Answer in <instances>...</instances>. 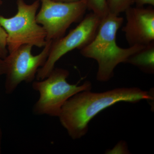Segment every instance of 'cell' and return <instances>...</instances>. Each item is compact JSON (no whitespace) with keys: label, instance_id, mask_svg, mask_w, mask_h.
<instances>
[{"label":"cell","instance_id":"cell-5","mask_svg":"<svg viewBox=\"0 0 154 154\" xmlns=\"http://www.w3.org/2000/svg\"><path fill=\"white\" fill-rule=\"evenodd\" d=\"M52 40L47 43L39 54H32V45H25L9 53L4 60L5 64L6 94H12L21 83L32 82L38 69L43 66L49 55Z\"/></svg>","mask_w":154,"mask_h":154},{"label":"cell","instance_id":"cell-8","mask_svg":"<svg viewBox=\"0 0 154 154\" xmlns=\"http://www.w3.org/2000/svg\"><path fill=\"white\" fill-rule=\"evenodd\" d=\"M126 23L122 28L129 46L145 45L154 41V10L131 7L125 12Z\"/></svg>","mask_w":154,"mask_h":154},{"label":"cell","instance_id":"cell-16","mask_svg":"<svg viewBox=\"0 0 154 154\" xmlns=\"http://www.w3.org/2000/svg\"><path fill=\"white\" fill-rule=\"evenodd\" d=\"M55 2H60L70 3L73 2H77L80 0H52Z\"/></svg>","mask_w":154,"mask_h":154},{"label":"cell","instance_id":"cell-11","mask_svg":"<svg viewBox=\"0 0 154 154\" xmlns=\"http://www.w3.org/2000/svg\"><path fill=\"white\" fill-rule=\"evenodd\" d=\"M85 2L87 8L101 19L108 14L107 0H82Z\"/></svg>","mask_w":154,"mask_h":154},{"label":"cell","instance_id":"cell-2","mask_svg":"<svg viewBox=\"0 0 154 154\" xmlns=\"http://www.w3.org/2000/svg\"><path fill=\"white\" fill-rule=\"evenodd\" d=\"M124 19L119 16L108 14L101 19L95 37L88 45L80 49L83 56L93 59L98 64L96 79L107 82L113 76L114 69L122 63H126L131 55L145 46L135 45L128 48L119 47L116 34Z\"/></svg>","mask_w":154,"mask_h":154},{"label":"cell","instance_id":"cell-12","mask_svg":"<svg viewBox=\"0 0 154 154\" xmlns=\"http://www.w3.org/2000/svg\"><path fill=\"white\" fill-rule=\"evenodd\" d=\"M8 34L0 25V59L4 60L8 54Z\"/></svg>","mask_w":154,"mask_h":154},{"label":"cell","instance_id":"cell-15","mask_svg":"<svg viewBox=\"0 0 154 154\" xmlns=\"http://www.w3.org/2000/svg\"><path fill=\"white\" fill-rule=\"evenodd\" d=\"M6 72L5 64L4 60L0 59V76L5 75Z\"/></svg>","mask_w":154,"mask_h":154},{"label":"cell","instance_id":"cell-4","mask_svg":"<svg viewBox=\"0 0 154 154\" xmlns=\"http://www.w3.org/2000/svg\"><path fill=\"white\" fill-rule=\"evenodd\" d=\"M40 2L36 0L29 5L24 0H17L15 16L10 18L0 16V25L8 34L9 53L25 45L43 48L47 43L46 32L36 21Z\"/></svg>","mask_w":154,"mask_h":154},{"label":"cell","instance_id":"cell-1","mask_svg":"<svg viewBox=\"0 0 154 154\" xmlns=\"http://www.w3.org/2000/svg\"><path fill=\"white\" fill-rule=\"evenodd\" d=\"M153 92L135 87L115 88L102 93L82 91L66 102L58 117L72 139H79L88 133L90 122L102 110L119 102L153 100Z\"/></svg>","mask_w":154,"mask_h":154},{"label":"cell","instance_id":"cell-10","mask_svg":"<svg viewBox=\"0 0 154 154\" xmlns=\"http://www.w3.org/2000/svg\"><path fill=\"white\" fill-rule=\"evenodd\" d=\"M135 0H107L108 14L119 16V14L132 7Z\"/></svg>","mask_w":154,"mask_h":154},{"label":"cell","instance_id":"cell-7","mask_svg":"<svg viewBox=\"0 0 154 154\" xmlns=\"http://www.w3.org/2000/svg\"><path fill=\"white\" fill-rule=\"evenodd\" d=\"M40 1L41 6L36 14V21L45 30L47 41L64 36L69 27L81 20L88 9L85 2L82 0L70 3Z\"/></svg>","mask_w":154,"mask_h":154},{"label":"cell","instance_id":"cell-17","mask_svg":"<svg viewBox=\"0 0 154 154\" xmlns=\"http://www.w3.org/2000/svg\"><path fill=\"white\" fill-rule=\"evenodd\" d=\"M2 128L0 125V154L2 153Z\"/></svg>","mask_w":154,"mask_h":154},{"label":"cell","instance_id":"cell-18","mask_svg":"<svg viewBox=\"0 0 154 154\" xmlns=\"http://www.w3.org/2000/svg\"><path fill=\"white\" fill-rule=\"evenodd\" d=\"M2 0H0V6H1V5H2Z\"/></svg>","mask_w":154,"mask_h":154},{"label":"cell","instance_id":"cell-13","mask_svg":"<svg viewBox=\"0 0 154 154\" xmlns=\"http://www.w3.org/2000/svg\"><path fill=\"white\" fill-rule=\"evenodd\" d=\"M107 154H128L129 153L128 146L123 141L119 142L112 149L107 150Z\"/></svg>","mask_w":154,"mask_h":154},{"label":"cell","instance_id":"cell-9","mask_svg":"<svg viewBox=\"0 0 154 154\" xmlns=\"http://www.w3.org/2000/svg\"><path fill=\"white\" fill-rule=\"evenodd\" d=\"M125 63L137 67L142 71L153 74L154 73V41L146 45L131 55Z\"/></svg>","mask_w":154,"mask_h":154},{"label":"cell","instance_id":"cell-3","mask_svg":"<svg viewBox=\"0 0 154 154\" xmlns=\"http://www.w3.org/2000/svg\"><path fill=\"white\" fill-rule=\"evenodd\" d=\"M69 75L67 70L54 68L47 78L33 82L32 88L39 94L33 108L34 115L58 117L63 106L69 98L77 93L92 89L89 81L81 85L69 84L67 81Z\"/></svg>","mask_w":154,"mask_h":154},{"label":"cell","instance_id":"cell-6","mask_svg":"<svg viewBox=\"0 0 154 154\" xmlns=\"http://www.w3.org/2000/svg\"><path fill=\"white\" fill-rule=\"evenodd\" d=\"M101 19L92 12L66 36L52 41L49 55L43 66L38 69L36 79L47 78L65 54L75 49H82L91 42L97 33Z\"/></svg>","mask_w":154,"mask_h":154},{"label":"cell","instance_id":"cell-14","mask_svg":"<svg viewBox=\"0 0 154 154\" xmlns=\"http://www.w3.org/2000/svg\"><path fill=\"white\" fill-rule=\"evenodd\" d=\"M135 4L137 7H143L147 5L154 6V0H135Z\"/></svg>","mask_w":154,"mask_h":154}]
</instances>
